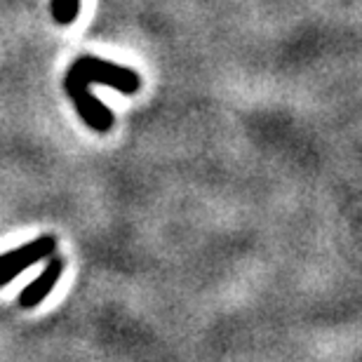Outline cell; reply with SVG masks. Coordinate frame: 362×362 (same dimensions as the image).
<instances>
[{"label":"cell","mask_w":362,"mask_h":362,"mask_svg":"<svg viewBox=\"0 0 362 362\" xmlns=\"http://www.w3.org/2000/svg\"><path fill=\"white\" fill-rule=\"evenodd\" d=\"M64 88H66L69 97L74 99V104L78 108V113H81L85 125L92 127L94 132H99V134H106L108 129L113 127V122H115L113 111L94 97L88 81H83L81 76L69 69L66 81H64Z\"/></svg>","instance_id":"obj_2"},{"label":"cell","mask_w":362,"mask_h":362,"mask_svg":"<svg viewBox=\"0 0 362 362\" xmlns=\"http://www.w3.org/2000/svg\"><path fill=\"white\" fill-rule=\"evenodd\" d=\"M64 259L52 255V259L47 262V266L42 269V273L35 278L33 282H28V285L21 289L19 296H17V306L24 308V310H31L35 306H40L42 301L47 299L49 292L54 289V285L59 282L62 273H64Z\"/></svg>","instance_id":"obj_4"},{"label":"cell","mask_w":362,"mask_h":362,"mask_svg":"<svg viewBox=\"0 0 362 362\" xmlns=\"http://www.w3.org/2000/svg\"><path fill=\"white\" fill-rule=\"evenodd\" d=\"M49 12L57 24L69 26L81 14V0H49Z\"/></svg>","instance_id":"obj_5"},{"label":"cell","mask_w":362,"mask_h":362,"mask_svg":"<svg viewBox=\"0 0 362 362\" xmlns=\"http://www.w3.org/2000/svg\"><path fill=\"white\" fill-rule=\"evenodd\" d=\"M71 71L81 76L83 81H88L90 85H106V88H113L122 94H134L141 88V76L134 69L120 66V64L101 59V57H78L71 64Z\"/></svg>","instance_id":"obj_1"},{"label":"cell","mask_w":362,"mask_h":362,"mask_svg":"<svg viewBox=\"0 0 362 362\" xmlns=\"http://www.w3.org/2000/svg\"><path fill=\"white\" fill-rule=\"evenodd\" d=\"M57 245L59 243H57L54 235H40L31 243L19 245V247L0 255V287L10 285L17 275H21L26 269H31L33 264L52 257L57 252Z\"/></svg>","instance_id":"obj_3"}]
</instances>
